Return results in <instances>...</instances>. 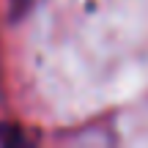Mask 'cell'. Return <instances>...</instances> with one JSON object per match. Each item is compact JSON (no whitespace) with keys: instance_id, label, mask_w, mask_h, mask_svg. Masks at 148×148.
Here are the masks:
<instances>
[{"instance_id":"6da1fadb","label":"cell","mask_w":148,"mask_h":148,"mask_svg":"<svg viewBox=\"0 0 148 148\" xmlns=\"http://www.w3.org/2000/svg\"><path fill=\"white\" fill-rule=\"evenodd\" d=\"M0 143H3V145H25L27 140L16 132V126H5V123H0Z\"/></svg>"},{"instance_id":"7a4b0ae2","label":"cell","mask_w":148,"mask_h":148,"mask_svg":"<svg viewBox=\"0 0 148 148\" xmlns=\"http://www.w3.org/2000/svg\"><path fill=\"white\" fill-rule=\"evenodd\" d=\"M25 3H30V0H14V16L22 11V5H25Z\"/></svg>"}]
</instances>
